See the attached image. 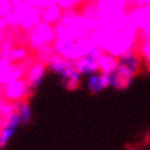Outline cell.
<instances>
[{
    "mask_svg": "<svg viewBox=\"0 0 150 150\" xmlns=\"http://www.w3.org/2000/svg\"><path fill=\"white\" fill-rule=\"evenodd\" d=\"M47 68H48V72L54 73L55 76H58L64 88H66V90H76V88H79L83 76L77 70L76 61L65 58L62 55L54 54L47 61Z\"/></svg>",
    "mask_w": 150,
    "mask_h": 150,
    "instance_id": "1",
    "label": "cell"
},
{
    "mask_svg": "<svg viewBox=\"0 0 150 150\" xmlns=\"http://www.w3.org/2000/svg\"><path fill=\"white\" fill-rule=\"evenodd\" d=\"M92 44L87 43L84 39L79 36H73L69 33H59L57 40L54 43V51L55 54L62 55L65 58L77 61L79 58H81L88 52V50L91 48Z\"/></svg>",
    "mask_w": 150,
    "mask_h": 150,
    "instance_id": "2",
    "label": "cell"
},
{
    "mask_svg": "<svg viewBox=\"0 0 150 150\" xmlns=\"http://www.w3.org/2000/svg\"><path fill=\"white\" fill-rule=\"evenodd\" d=\"M30 91H32V88L29 87L25 77L7 80L1 87L3 99L8 103H18L21 100H26Z\"/></svg>",
    "mask_w": 150,
    "mask_h": 150,
    "instance_id": "3",
    "label": "cell"
},
{
    "mask_svg": "<svg viewBox=\"0 0 150 150\" xmlns=\"http://www.w3.org/2000/svg\"><path fill=\"white\" fill-rule=\"evenodd\" d=\"M103 51L100 50L99 47H96L92 44L91 48L88 50L84 57L81 58H79L76 61V66H77V70L80 72L83 77H87V76H90L92 73H96L99 72V64H98V59L99 57L102 55Z\"/></svg>",
    "mask_w": 150,
    "mask_h": 150,
    "instance_id": "4",
    "label": "cell"
},
{
    "mask_svg": "<svg viewBox=\"0 0 150 150\" xmlns=\"http://www.w3.org/2000/svg\"><path fill=\"white\" fill-rule=\"evenodd\" d=\"M117 59H118V64H117L118 68L123 69L124 72L129 73L134 77L141 72L142 66L145 65L139 51L134 50V48H129V50L124 51L120 55H117Z\"/></svg>",
    "mask_w": 150,
    "mask_h": 150,
    "instance_id": "5",
    "label": "cell"
},
{
    "mask_svg": "<svg viewBox=\"0 0 150 150\" xmlns=\"http://www.w3.org/2000/svg\"><path fill=\"white\" fill-rule=\"evenodd\" d=\"M22 124V120L18 116V113L15 112V109H13V112L8 116L3 117L1 123H0V147H4L13 139L17 129Z\"/></svg>",
    "mask_w": 150,
    "mask_h": 150,
    "instance_id": "6",
    "label": "cell"
},
{
    "mask_svg": "<svg viewBox=\"0 0 150 150\" xmlns=\"http://www.w3.org/2000/svg\"><path fill=\"white\" fill-rule=\"evenodd\" d=\"M48 72L47 64L43 61H35L25 69V80L28 81L29 87L35 90L40 86L43 80L46 79V74Z\"/></svg>",
    "mask_w": 150,
    "mask_h": 150,
    "instance_id": "7",
    "label": "cell"
},
{
    "mask_svg": "<svg viewBox=\"0 0 150 150\" xmlns=\"http://www.w3.org/2000/svg\"><path fill=\"white\" fill-rule=\"evenodd\" d=\"M29 40L39 50L46 46H50V43L54 40V29L51 28V25L43 22L29 33Z\"/></svg>",
    "mask_w": 150,
    "mask_h": 150,
    "instance_id": "8",
    "label": "cell"
},
{
    "mask_svg": "<svg viewBox=\"0 0 150 150\" xmlns=\"http://www.w3.org/2000/svg\"><path fill=\"white\" fill-rule=\"evenodd\" d=\"M132 80H134V76H131L129 73L124 72L123 69L117 68L114 69L113 72H110L108 74V83H109V88H113V90H125L131 86Z\"/></svg>",
    "mask_w": 150,
    "mask_h": 150,
    "instance_id": "9",
    "label": "cell"
},
{
    "mask_svg": "<svg viewBox=\"0 0 150 150\" xmlns=\"http://www.w3.org/2000/svg\"><path fill=\"white\" fill-rule=\"evenodd\" d=\"M86 88L91 94H100L105 91L106 88H109V83H108V74L102 72L92 73L90 76L86 77Z\"/></svg>",
    "mask_w": 150,
    "mask_h": 150,
    "instance_id": "10",
    "label": "cell"
},
{
    "mask_svg": "<svg viewBox=\"0 0 150 150\" xmlns=\"http://www.w3.org/2000/svg\"><path fill=\"white\" fill-rule=\"evenodd\" d=\"M98 64H99V72L105 73V74H109L110 72H113L114 69L117 68L118 59L114 54L102 52V55L98 59Z\"/></svg>",
    "mask_w": 150,
    "mask_h": 150,
    "instance_id": "11",
    "label": "cell"
},
{
    "mask_svg": "<svg viewBox=\"0 0 150 150\" xmlns=\"http://www.w3.org/2000/svg\"><path fill=\"white\" fill-rule=\"evenodd\" d=\"M61 18H62V10H61V7L57 4L48 6V7L41 13V19H43V22L48 23V25H54V23L59 22Z\"/></svg>",
    "mask_w": 150,
    "mask_h": 150,
    "instance_id": "12",
    "label": "cell"
},
{
    "mask_svg": "<svg viewBox=\"0 0 150 150\" xmlns=\"http://www.w3.org/2000/svg\"><path fill=\"white\" fill-rule=\"evenodd\" d=\"M14 109L18 113V116L21 117L23 124L30 121V118H32V109H30V106L28 103V100H21L18 103H14Z\"/></svg>",
    "mask_w": 150,
    "mask_h": 150,
    "instance_id": "13",
    "label": "cell"
},
{
    "mask_svg": "<svg viewBox=\"0 0 150 150\" xmlns=\"http://www.w3.org/2000/svg\"><path fill=\"white\" fill-rule=\"evenodd\" d=\"M138 51L143 59V64L147 66V69H150V36H145L142 39Z\"/></svg>",
    "mask_w": 150,
    "mask_h": 150,
    "instance_id": "14",
    "label": "cell"
},
{
    "mask_svg": "<svg viewBox=\"0 0 150 150\" xmlns=\"http://www.w3.org/2000/svg\"><path fill=\"white\" fill-rule=\"evenodd\" d=\"M8 57L13 62H21L26 58V50L22 48V47H18V48H14L8 52Z\"/></svg>",
    "mask_w": 150,
    "mask_h": 150,
    "instance_id": "15",
    "label": "cell"
},
{
    "mask_svg": "<svg viewBox=\"0 0 150 150\" xmlns=\"http://www.w3.org/2000/svg\"><path fill=\"white\" fill-rule=\"evenodd\" d=\"M0 94H1V88H0Z\"/></svg>",
    "mask_w": 150,
    "mask_h": 150,
    "instance_id": "16",
    "label": "cell"
},
{
    "mask_svg": "<svg viewBox=\"0 0 150 150\" xmlns=\"http://www.w3.org/2000/svg\"><path fill=\"white\" fill-rule=\"evenodd\" d=\"M0 149H1V147H0Z\"/></svg>",
    "mask_w": 150,
    "mask_h": 150,
    "instance_id": "17",
    "label": "cell"
}]
</instances>
